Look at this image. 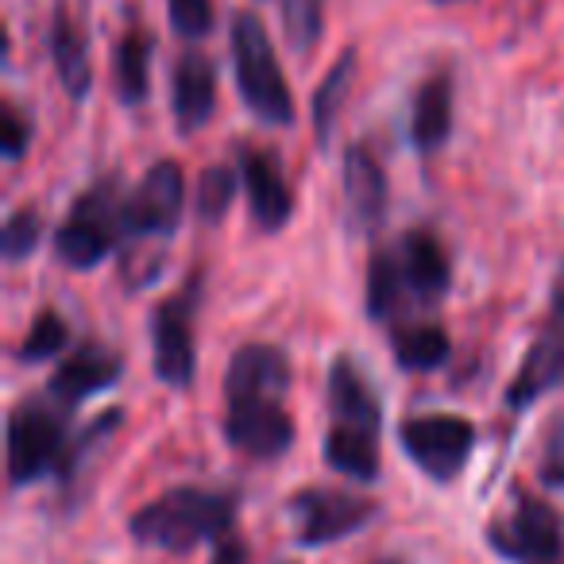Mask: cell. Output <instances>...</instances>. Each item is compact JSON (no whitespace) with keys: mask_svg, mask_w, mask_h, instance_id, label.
Returning <instances> with one entry per match:
<instances>
[{"mask_svg":"<svg viewBox=\"0 0 564 564\" xmlns=\"http://www.w3.org/2000/svg\"><path fill=\"white\" fill-rule=\"evenodd\" d=\"M236 499L225 491L205 487H174L163 499L148 502L132 514L128 530L140 545L166 549V553H189L202 541H217L232 530Z\"/></svg>","mask_w":564,"mask_h":564,"instance_id":"cell-1","label":"cell"},{"mask_svg":"<svg viewBox=\"0 0 564 564\" xmlns=\"http://www.w3.org/2000/svg\"><path fill=\"white\" fill-rule=\"evenodd\" d=\"M232 66H236V86L251 112L263 124L286 128L294 120V97L291 86L282 78L274 47L267 40V28L251 12H236L232 20Z\"/></svg>","mask_w":564,"mask_h":564,"instance_id":"cell-2","label":"cell"},{"mask_svg":"<svg viewBox=\"0 0 564 564\" xmlns=\"http://www.w3.org/2000/svg\"><path fill=\"white\" fill-rule=\"evenodd\" d=\"M120 228H124V205L112 194V182H97L74 202L66 225L58 228L55 256L74 271H89L112 251Z\"/></svg>","mask_w":564,"mask_h":564,"instance_id":"cell-3","label":"cell"},{"mask_svg":"<svg viewBox=\"0 0 564 564\" xmlns=\"http://www.w3.org/2000/svg\"><path fill=\"white\" fill-rule=\"evenodd\" d=\"M70 445H66V417L43 402H24L9 417V479L17 487L63 471Z\"/></svg>","mask_w":564,"mask_h":564,"instance_id":"cell-4","label":"cell"},{"mask_svg":"<svg viewBox=\"0 0 564 564\" xmlns=\"http://www.w3.org/2000/svg\"><path fill=\"white\" fill-rule=\"evenodd\" d=\"M399 441L425 476L453 479L468 464L471 445H476V430H471V422H464L456 414H425L402 422Z\"/></svg>","mask_w":564,"mask_h":564,"instance_id":"cell-5","label":"cell"},{"mask_svg":"<svg viewBox=\"0 0 564 564\" xmlns=\"http://www.w3.org/2000/svg\"><path fill=\"white\" fill-rule=\"evenodd\" d=\"M368 518H376V502L360 499L348 491H325V487H310L291 499V525L299 545L317 549L340 541L348 533L360 530Z\"/></svg>","mask_w":564,"mask_h":564,"instance_id":"cell-6","label":"cell"},{"mask_svg":"<svg viewBox=\"0 0 564 564\" xmlns=\"http://www.w3.org/2000/svg\"><path fill=\"white\" fill-rule=\"evenodd\" d=\"M495 553H502L507 561H522V564H545L561 556V518L553 507H545L541 499H518L510 518L491 522L487 530Z\"/></svg>","mask_w":564,"mask_h":564,"instance_id":"cell-7","label":"cell"},{"mask_svg":"<svg viewBox=\"0 0 564 564\" xmlns=\"http://www.w3.org/2000/svg\"><path fill=\"white\" fill-rule=\"evenodd\" d=\"M225 433L232 448L251 460H279L294 445V422L279 399H240L228 402Z\"/></svg>","mask_w":564,"mask_h":564,"instance_id":"cell-8","label":"cell"},{"mask_svg":"<svg viewBox=\"0 0 564 564\" xmlns=\"http://www.w3.org/2000/svg\"><path fill=\"white\" fill-rule=\"evenodd\" d=\"M182 202H186V182H182L178 163L163 159L155 163L135 194L124 202V232L128 236H171L182 220Z\"/></svg>","mask_w":564,"mask_h":564,"instance_id":"cell-9","label":"cell"},{"mask_svg":"<svg viewBox=\"0 0 564 564\" xmlns=\"http://www.w3.org/2000/svg\"><path fill=\"white\" fill-rule=\"evenodd\" d=\"M151 340H155V376L171 387H189L197 371L194 348V302L186 294L163 302L151 322Z\"/></svg>","mask_w":564,"mask_h":564,"instance_id":"cell-10","label":"cell"},{"mask_svg":"<svg viewBox=\"0 0 564 564\" xmlns=\"http://www.w3.org/2000/svg\"><path fill=\"white\" fill-rule=\"evenodd\" d=\"M387 174L368 148L345 151V220L352 232L371 236L387 217Z\"/></svg>","mask_w":564,"mask_h":564,"instance_id":"cell-11","label":"cell"},{"mask_svg":"<svg viewBox=\"0 0 564 564\" xmlns=\"http://www.w3.org/2000/svg\"><path fill=\"white\" fill-rule=\"evenodd\" d=\"M291 387V356L274 345H243L228 360L225 394L228 402L240 399H279Z\"/></svg>","mask_w":564,"mask_h":564,"instance_id":"cell-12","label":"cell"},{"mask_svg":"<svg viewBox=\"0 0 564 564\" xmlns=\"http://www.w3.org/2000/svg\"><path fill=\"white\" fill-rule=\"evenodd\" d=\"M171 105L178 132H202L217 109V70L205 55H182L171 78Z\"/></svg>","mask_w":564,"mask_h":564,"instance_id":"cell-13","label":"cell"},{"mask_svg":"<svg viewBox=\"0 0 564 564\" xmlns=\"http://www.w3.org/2000/svg\"><path fill=\"white\" fill-rule=\"evenodd\" d=\"M120 371H124V360H120L117 352H109V348H101V345H86L63 360V368L51 379V394H55L63 406H74V402L89 399V394L109 391L120 379Z\"/></svg>","mask_w":564,"mask_h":564,"instance_id":"cell-14","label":"cell"},{"mask_svg":"<svg viewBox=\"0 0 564 564\" xmlns=\"http://www.w3.org/2000/svg\"><path fill=\"white\" fill-rule=\"evenodd\" d=\"M243 174V189H248V205H251V217L259 220V228L274 232L291 220L294 213V194L282 178V171L271 163V155H259V151H248L240 163Z\"/></svg>","mask_w":564,"mask_h":564,"instance_id":"cell-15","label":"cell"},{"mask_svg":"<svg viewBox=\"0 0 564 564\" xmlns=\"http://www.w3.org/2000/svg\"><path fill=\"white\" fill-rule=\"evenodd\" d=\"M556 387H564V337H541L525 352L514 383L507 387V406L530 410L533 402L545 399Z\"/></svg>","mask_w":564,"mask_h":564,"instance_id":"cell-16","label":"cell"},{"mask_svg":"<svg viewBox=\"0 0 564 564\" xmlns=\"http://www.w3.org/2000/svg\"><path fill=\"white\" fill-rule=\"evenodd\" d=\"M399 263H402V274H406V286L414 299L433 302L448 291V256L433 232L414 228V232L402 236Z\"/></svg>","mask_w":564,"mask_h":564,"instance_id":"cell-17","label":"cell"},{"mask_svg":"<svg viewBox=\"0 0 564 564\" xmlns=\"http://www.w3.org/2000/svg\"><path fill=\"white\" fill-rule=\"evenodd\" d=\"M453 132V74H433L410 109V143L417 151H437Z\"/></svg>","mask_w":564,"mask_h":564,"instance_id":"cell-18","label":"cell"},{"mask_svg":"<svg viewBox=\"0 0 564 564\" xmlns=\"http://www.w3.org/2000/svg\"><path fill=\"white\" fill-rule=\"evenodd\" d=\"M51 58H55L58 82L70 94V101H86L89 86H94V70H89L86 35H82V28L74 24L66 9H58L55 24H51Z\"/></svg>","mask_w":564,"mask_h":564,"instance_id":"cell-19","label":"cell"},{"mask_svg":"<svg viewBox=\"0 0 564 564\" xmlns=\"http://www.w3.org/2000/svg\"><path fill=\"white\" fill-rule=\"evenodd\" d=\"M329 406L340 425H360V430L379 433V402L371 394L368 379L360 376L352 360H333L329 368Z\"/></svg>","mask_w":564,"mask_h":564,"instance_id":"cell-20","label":"cell"},{"mask_svg":"<svg viewBox=\"0 0 564 564\" xmlns=\"http://www.w3.org/2000/svg\"><path fill=\"white\" fill-rule=\"evenodd\" d=\"M325 460H329V468L345 471L360 484H371L379 476V433L337 422L325 437Z\"/></svg>","mask_w":564,"mask_h":564,"instance_id":"cell-21","label":"cell"},{"mask_svg":"<svg viewBox=\"0 0 564 564\" xmlns=\"http://www.w3.org/2000/svg\"><path fill=\"white\" fill-rule=\"evenodd\" d=\"M151 40L148 35H124L112 51V78L124 105H140L151 89Z\"/></svg>","mask_w":564,"mask_h":564,"instance_id":"cell-22","label":"cell"},{"mask_svg":"<svg viewBox=\"0 0 564 564\" xmlns=\"http://www.w3.org/2000/svg\"><path fill=\"white\" fill-rule=\"evenodd\" d=\"M406 294H410V286H406V274H402L399 256L383 251V256L371 259V267H368V317H376V322L394 317Z\"/></svg>","mask_w":564,"mask_h":564,"instance_id":"cell-23","label":"cell"},{"mask_svg":"<svg viewBox=\"0 0 564 564\" xmlns=\"http://www.w3.org/2000/svg\"><path fill=\"white\" fill-rule=\"evenodd\" d=\"M394 360L406 371H433L448 360V333L441 325H410L394 337Z\"/></svg>","mask_w":564,"mask_h":564,"instance_id":"cell-24","label":"cell"},{"mask_svg":"<svg viewBox=\"0 0 564 564\" xmlns=\"http://www.w3.org/2000/svg\"><path fill=\"white\" fill-rule=\"evenodd\" d=\"M352 74H356V51H345V55L333 63V70L325 74V82L317 86L314 94V132L322 143H329L333 124H337V112L345 105V94L352 86Z\"/></svg>","mask_w":564,"mask_h":564,"instance_id":"cell-25","label":"cell"},{"mask_svg":"<svg viewBox=\"0 0 564 564\" xmlns=\"http://www.w3.org/2000/svg\"><path fill=\"white\" fill-rule=\"evenodd\" d=\"M236 189L240 186H236V174L228 166H205L202 178H197V217L205 225H217L232 205Z\"/></svg>","mask_w":564,"mask_h":564,"instance_id":"cell-26","label":"cell"},{"mask_svg":"<svg viewBox=\"0 0 564 564\" xmlns=\"http://www.w3.org/2000/svg\"><path fill=\"white\" fill-rule=\"evenodd\" d=\"M282 28L299 55L317 47L322 40V0H286L282 4Z\"/></svg>","mask_w":564,"mask_h":564,"instance_id":"cell-27","label":"cell"},{"mask_svg":"<svg viewBox=\"0 0 564 564\" xmlns=\"http://www.w3.org/2000/svg\"><path fill=\"white\" fill-rule=\"evenodd\" d=\"M66 348V322L58 314H40V322L32 325V333H28L24 348H20V360L28 364H40V360H51L55 352H63Z\"/></svg>","mask_w":564,"mask_h":564,"instance_id":"cell-28","label":"cell"},{"mask_svg":"<svg viewBox=\"0 0 564 564\" xmlns=\"http://www.w3.org/2000/svg\"><path fill=\"white\" fill-rule=\"evenodd\" d=\"M40 232H43V220L35 209H17L4 225V256L17 263V259L32 256L35 243H40Z\"/></svg>","mask_w":564,"mask_h":564,"instance_id":"cell-29","label":"cell"},{"mask_svg":"<svg viewBox=\"0 0 564 564\" xmlns=\"http://www.w3.org/2000/svg\"><path fill=\"white\" fill-rule=\"evenodd\" d=\"M166 9H171V24L182 40H202V35H209V28H213L209 0H166Z\"/></svg>","mask_w":564,"mask_h":564,"instance_id":"cell-30","label":"cell"},{"mask_svg":"<svg viewBox=\"0 0 564 564\" xmlns=\"http://www.w3.org/2000/svg\"><path fill=\"white\" fill-rule=\"evenodd\" d=\"M541 479L549 487H564V417L549 425L545 453H541Z\"/></svg>","mask_w":564,"mask_h":564,"instance_id":"cell-31","label":"cell"},{"mask_svg":"<svg viewBox=\"0 0 564 564\" xmlns=\"http://www.w3.org/2000/svg\"><path fill=\"white\" fill-rule=\"evenodd\" d=\"M0 124H4V128H0V135H4V143H0V148H4V155H9L12 163H17V159L28 151V143H32V128H28V120L20 117L12 105H4V112H0Z\"/></svg>","mask_w":564,"mask_h":564,"instance_id":"cell-32","label":"cell"},{"mask_svg":"<svg viewBox=\"0 0 564 564\" xmlns=\"http://www.w3.org/2000/svg\"><path fill=\"white\" fill-rule=\"evenodd\" d=\"M213 564H248V549H243V541L225 538L217 545V553H213Z\"/></svg>","mask_w":564,"mask_h":564,"instance_id":"cell-33","label":"cell"},{"mask_svg":"<svg viewBox=\"0 0 564 564\" xmlns=\"http://www.w3.org/2000/svg\"><path fill=\"white\" fill-rule=\"evenodd\" d=\"M553 325L564 333V274H561V282L553 286Z\"/></svg>","mask_w":564,"mask_h":564,"instance_id":"cell-34","label":"cell"},{"mask_svg":"<svg viewBox=\"0 0 564 564\" xmlns=\"http://www.w3.org/2000/svg\"><path fill=\"white\" fill-rule=\"evenodd\" d=\"M379 564H399V561H379Z\"/></svg>","mask_w":564,"mask_h":564,"instance_id":"cell-35","label":"cell"},{"mask_svg":"<svg viewBox=\"0 0 564 564\" xmlns=\"http://www.w3.org/2000/svg\"><path fill=\"white\" fill-rule=\"evenodd\" d=\"M437 4H448V0H437Z\"/></svg>","mask_w":564,"mask_h":564,"instance_id":"cell-36","label":"cell"}]
</instances>
